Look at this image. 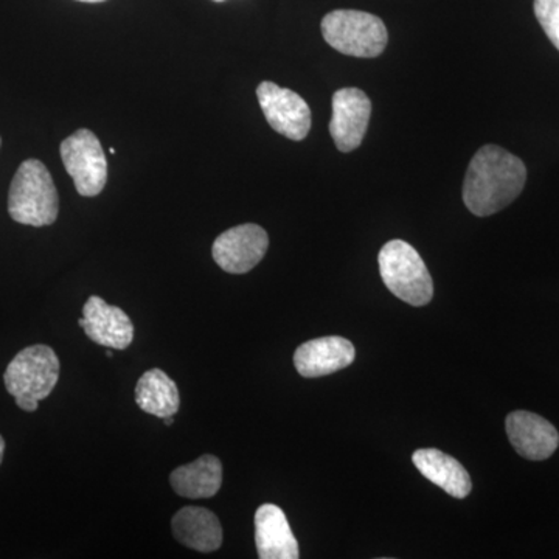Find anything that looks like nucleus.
Returning <instances> with one entry per match:
<instances>
[{
	"label": "nucleus",
	"mask_w": 559,
	"mask_h": 559,
	"mask_svg": "<svg viewBox=\"0 0 559 559\" xmlns=\"http://www.w3.org/2000/svg\"><path fill=\"white\" fill-rule=\"evenodd\" d=\"M524 162L498 145H485L471 160L463 182V202L473 215L491 216L524 190Z\"/></svg>",
	"instance_id": "nucleus-1"
},
{
	"label": "nucleus",
	"mask_w": 559,
	"mask_h": 559,
	"mask_svg": "<svg viewBox=\"0 0 559 559\" xmlns=\"http://www.w3.org/2000/svg\"><path fill=\"white\" fill-rule=\"evenodd\" d=\"M170 484L182 498H213L223 485V465L215 455H202L189 465L173 471Z\"/></svg>",
	"instance_id": "nucleus-16"
},
{
	"label": "nucleus",
	"mask_w": 559,
	"mask_h": 559,
	"mask_svg": "<svg viewBox=\"0 0 559 559\" xmlns=\"http://www.w3.org/2000/svg\"><path fill=\"white\" fill-rule=\"evenodd\" d=\"M213 2H224V0H213Z\"/></svg>",
	"instance_id": "nucleus-23"
},
{
	"label": "nucleus",
	"mask_w": 559,
	"mask_h": 559,
	"mask_svg": "<svg viewBox=\"0 0 559 559\" xmlns=\"http://www.w3.org/2000/svg\"><path fill=\"white\" fill-rule=\"evenodd\" d=\"M412 462L419 473L437 487L455 499H463L473 489L468 471L462 463L439 450H418L412 455Z\"/></svg>",
	"instance_id": "nucleus-15"
},
{
	"label": "nucleus",
	"mask_w": 559,
	"mask_h": 559,
	"mask_svg": "<svg viewBox=\"0 0 559 559\" xmlns=\"http://www.w3.org/2000/svg\"><path fill=\"white\" fill-rule=\"evenodd\" d=\"M355 356L352 342L340 336H326L301 344L294 355V364L301 377L320 378L352 366Z\"/></svg>",
	"instance_id": "nucleus-12"
},
{
	"label": "nucleus",
	"mask_w": 559,
	"mask_h": 559,
	"mask_svg": "<svg viewBox=\"0 0 559 559\" xmlns=\"http://www.w3.org/2000/svg\"><path fill=\"white\" fill-rule=\"evenodd\" d=\"M60 380V359L47 345H32L11 360L3 374L7 392L25 412L38 409L39 401L53 392Z\"/></svg>",
	"instance_id": "nucleus-3"
},
{
	"label": "nucleus",
	"mask_w": 559,
	"mask_h": 559,
	"mask_svg": "<svg viewBox=\"0 0 559 559\" xmlns=\"http://www.w3.org/2000/svg\"><path fill=\"white\" fill-rule=\"evenodd\" d=\"M79 2L102 3V2H105V0H79Z\"/></svg>",
	"instance_id": "nucleus-21"
},
{
	"label": "nucleus",
	"mask_w": 559,
	"mask_h": 559,
	"mask_svg": "<svg viewBox=\"0 0 559 559\" xmlns=\"http://www.w3.org/2000/svg\"><path fill=\"white\" fill-rule=\"evenodd\" d=\"M11 218L24 226H50L60 213V198L53 178L40 160L22 162L9 193Z\"/></svg>",
	"instance_id": "nucleus-2"
},
{
	"label": "nucleus",
	"mask_w": 559,
	"mask_h": 559,
	"mask_svg": "<svg viewBox=\"0 0 559 559\" xmlns=\"http://www.w3.org/2000/svg\"><path fill=\"white\" fill-rule=\"evenodd\" d=\"M83 319L86 336L103 347L124 349L134 340V325L127 312L106 304L102 297H90L83 308Z\"/></svg>",
	"instance_id": "nucleus-11"
},
{
	"label": "nucleus",
	"mask_w": 559,
	"mask_h": 559,
	"mask_svg": "<svg viewBox=\"0 0 559 559\" xmlns=\"http://www.w3.org/2000/svg\"><path fill=\"white\" fill-rule=\"evenodd\" d=\"M507 436L521 457L540 462L554 455L559 433L546 418L527 411L511 412L506 421Z\"/></svg>",
	"instance_id": "nucleus-10"
},
{
	"label": "nucleus",
	"mask_w": 559,
	"mask_h": 559,
	"mask_svg": "<svg viewBox=\"0 0 559 559\" xmlns=\"http://www.w3.org/2000/svg\"><path fill=\"white\" fill-rule=\"evenodd\" d=\"M382 282L393 296L412 307H425L433 296L428 267L417 250L403 240L389 241L378 255Z\"/></svg>",
	"instance_id": "nucleus-4"
},
{
	"label": "nucleus",
	"mask_w": 559,
	"mask_h": 559,
	"mask_svg": "<svg viewBox=\"0 0 559 559\" xmlns=\"http://www.w3.org/2000/svg\"><path fill=\"white\" fill-rule=\"evenodd\" d=\"M535 14L547 38L559 50V0H535Z\"/></svg>",
	"instance_id": "nucleus-18"
},
{
	"label": "nucleus",
	"mask_w": 559,
	"mask_h": 559,
	"mask_svg": "<svg viewBox=\"0 0 559 559\" xmlns=\"http://www.w3.org/2000/svg\"><path fill=\"white\" fill-rule=\"evenodd\" d=\"M106 356H108V358H112L114 355H112V353H110V349L108 353H106Z\"/></svg>",
	"instance_id": "nucleus-22"
},
{
	"label": "nucleus",
	"mask_w": 559,
	"mask_h": 559,
	"mask_svg": "<svg viewBox=\"0 0 559 559\" xmlns=\"http://www.w3.org/2000/svg\"><path fill=\"white\" fill-rule=\"evenodd\" d=\"M164 421H165V425L171 426L173 423H175V418H173V417H165Z\"/></svg>",
	"instance_id": "nucleus-20"
},
{
	"label": "nucleus",
	"mask_w": 559,
	"mask_h": 559,
	"mask_svg": "<svg viewBox=\"0 0 559 559\" xmlns=\"http://www.w3.org/2000/svg\"><path fill=\"white\" fill-rule=\"evenodd\" d=\"M255 544L261 559H297L299 543L294 536L285 511L264 503L255 513Z\"/></svg>",
	"instance_id": "nucleus-13"
},
{
	"label": "nucleus",
	"mask_w": 559,
	"mask_h": 559,
	"mask_svg": "<svg viewBox=\"0 0 559 559\" xmlns=\"http://www.w3.org/2000/svg\"><path fill=\"white\" fill-rule=\"evenodd\" d=\"M323 39L340 53L356 58H377L388 47L384 22L358 10H336L322 21Z\"/></svg>",
	"instance_id": "nucleus-5"
},
{
	"label": "nucleus",
	"mask_w": 559,
	"mask_h": 559,
	"mask_svg": "<svg viewBox=\"0 0 559 559\" xmlns=\"http://www.w3.org/2000/svg\"><path fill=\"white\" fill-rule=\"evenodd\" d=\"M3 452H5V440L0 436V465H2Z\"/></svg>",
	"instance_id": "nucleus-19"
},
{
	"label": "nucleus",
	"mask_w": 559,
	"mask_h": 559,
	"mask_svg": "<svg viewBox=\"0 0 559 559\" xmlns=\"http://www.w3.org/2000/svg\"><path fill=\"white\" fill-rule=\"evenodd\" d=\"M173 535L191 550L210 554L223 544V527L218 518L202 507H186L171 521Z\"/></svg>",
	"instance_id": "nucleus-14"
},
{
	"label": "nucleus",
	"mask_w": 559,
	"mask_h": 559,
	"mask_svg": "<svg viewBox=\"0 0 559 559\" xmlns=\"http://www.w3.org/2000/svg\"><path fill=\"white\" fill-rule=\"evenodd\" d=\"M257 97L272 130L296 142L310 134L311 109L297 92L263 81Z\"/></svg>",
	"instance_id": "nucleus-7"
},
{
	"label": "nucleus",
	"mask_w": 559,
	"mask_h": 559,
	"mask_svg": "<svg viewBox=\"0 0 559 559\" xmlns=\"http://www.w3.org/2000/svg\"><path fill=\"white\" fill-rule=\"evenodd\" d=\"M0 143H2V140H0Z\"/></svg>",
	"instance_id": "nucleus-24"
},
{
	"label": "nucleus",
	"mask_w": 559,
	"mask_h": 559,
	"mask_svg": "<svg viewBox=\"0 0 559 559\" xmlns=\"http://www.w3.org/2000/svg\"><path fill=\"white\" fill-rule=\"evenodd\" d=\"M135 403L154 417H173L178 414L180 406L178 385L165 371L148 370L135 385Z\"/></svg>",
	"instance_id": "nucleus-17"
},
{
	"label": "nucleus",
	"mask_w": 559,
	"mask_h": 559,
	"mask_svg": "<svg viewBox=\"0 0 559 559\" xmlns=\"http://www.w3.org/2000/svg\"><path fill=\"white\" fill-rule=\"evenodd\" d=\"M270 237L257 224H242L221 234L213 242V260L229 274L252 271L266 255Z\"/></svg>",
	"instance_id": "nucleus-8"
},
{
	"label": "nucleus",
	"mask_w": 559,
	"mask_h": 559,
	"mask_svg": "<svg viewBox=\"0 0 559 559\" xmlns=\"http://www.w3.org/2000/svg\"><path fill=\"white\" fill-rule=\"evenodd\" d=\"M371 116V102L366 92L345 87L334 92L331 138L342 153L358 148L366 135Z\"/></svg>",
	"instance_id": "nucleus-9"
},
{
	"label": "nucleus",
	"mask_w": 559,
	"mask_h": 559,
	"mask_svg": "<svg viewBox=\"0 0 559 559\" xmlns=\"http://www.w3.org/2000/svg\"><path fill=\"white\" fill-rule=\"evenodd\" d=\"M66 171L81 197H98L108 182V160L100 140L90 130H79L61 143Z\"/></svg>",
	"instance_id": "nucleus-6"
}]
</instances>
